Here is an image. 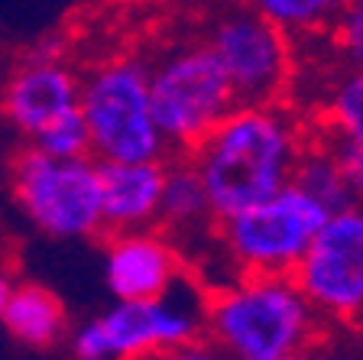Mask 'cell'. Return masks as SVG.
<instances>
[{"instance_id": "6da1fadb", "label": "cell", "mask_w": 363, "mask_h": 360, "mask_svg": "<svg viewBox=\"0 0 363 360\" xmlns=\"http://www.w3.org/2000/svg\"><path fill=\"white\" fill-rule=\"evenodd\" d=\"M308 127L282 104H237L189 153L214 218L269 198L292 182Z\"/></svg>"}, {"instance_id": "7a4b0ae2", "label": "cell", "mask_w": 363, "mask_h": 360, "mask_svg": "<svg viewBox=\"0 0 363 360\" xmlns=\"http://www.w3.org/2000/svg\"><path fill=\"white\" fill-rule=\"evenodd\" d=\"M318 322L292 276L240 273L208 293L204 344L240 360H292L311 351Z\"/></svg>"}, {"instance_id": "3957f363", "label": "cell", "mask_w": 363, "mask_h": 360, "mask_svg": "<svg viewBox=\"0 0 363 360\" xmlns=\"http://www.w3.org/2000/svg\"><path fill=\"white\" fill-rule=\"evenodd\" d=\"M208 289L191 276L159 299H113V305L82 324H72L65 347L82 360H130L159 354H191L204 344Z\"/></svg>"}, {"instance_id": "277c9868", "label": "cell", "mask_w": 363, "mask_h": 360, "mask_svg": "<svg viewBox=\"0 0 363 360\" xmlns=\"http://www.w3.org/2000/svg\"><path fill=\"white\" fill-rule=\"evenodd\" d=\"M7 185L20 214L45 237H104L101 169L94 156H52L23 143L7 165Z\"/></svg>"}, {"instance_id": "5b68a950", "label": "cell", "mask_w": 363, "mask_h": 360, "mask_svg": "<svg viewBox=\"0 0 363 360\" xmlns=\"http://www.w3.org/2000/svg\"><path fill=\"white\" fill-rule=\"evenodd\" d=\"M82 114L98 163L166 159L169 146L150 101V65L104 59L82 72Z\"/></svg>"}, {"instance_id": "8992f818", "label": "cell", "mask_w": 363, "mask_h": 360, "mask_svg": "<svg viewBox=\"0 0 363 360\" xmlns=\"http://www.w3.org/2000/svg\"><path fill=\"white\" fill-rule=\"evenodd\" d=\"M150 101L169 153H191L237 107L224 65L204 39L175 45L150 65Z\"/></svg>"}, {"instance_id": "52a82bcc", "label": "cell", "mask_w": 363, "mask_h": 360, "mask_svg": "<svg viewBox=\"0 0 363 360\" xmlns=\"http://www.w3.org/2000/svg\"><path fill=\"white\" fill-rule=\"evenodd\" d=\"M328 211L308 192L289 182L269 198L240 208L218 221V244L230 266L240 273L292 276L295 263L325 224Z\"/></svg>"}, {"instance_id": "ba28073f", "label": "cell", "mask_w": 363, "mask_h": 360, "mask_svg": "<svg viewBox=\"0 0 363 360\" xmlns=\"http://www.w3.org/2000/svg\"><path fill=\"white\" fill-rule=\"evenodd\" d=\"M204 43L224 65L237 104H289L295 43L276 23L237 0L214 16Z\"/></svg>"}, {"instance_id": "9c48e42d", "label": "cell", "mask_w": 363, "mask_h": 360, "mask_svg": "<svg viewBox=\"0 0 363 360\" xmlns=\"http://www.w3.org/2000/svg\"><path fill=\"white\" fill-rule=\"evenodd\" d=\"M292 279L321 318L363 324V202L328 214Z\"/></svg>"}, {"instance_id": "30bf717a", "label": "cell", "mask_w": 363, "mask_h": 360, "mask_svg": "<svg viewBox=\"0 0 363 360\" xmlns=\"http://www.w3.org/2000/svg\"><path fill=\"white\" fill-rule=\"evenodd\" d=\"M82 107V72L55 43L36 45L4 78L0 114L23 143Z\"/></svg>"}, {"instance_id": "8fae6325", "label": "cell", "mask_w": 363, "mask_h": 360, "mask_svg": "<svg viewBox=\"0 0 363 360\" xmlns=\"http://www.w3.org/2000/svg\"><path fill=\"white\" fill-rule=\"evenodd\" d=\"M104 240V283L113 299H159L189 276V263L162 227L117 231Z\"/></svg>"}, {"instance_id": "7c38bea8", "label": "cell", "mask_w": 363, "mask_h": 360, "mask_svg": "<svg viewBox=\"0 0 363 360\" xmlns=\"http://www.w3.org/2000/svg\"><path fill=\"white\" fill-rule=\"evenodd\" d=\"M101 169V214L104 234L156 227L166 159H136V163H98Z\"/></svg>"}, {"instance_id": "4fadbf2b", "label": "cell", "mask_w": 363, "mask_h": 360, "mask_svg": "<svg viewBox=\"0 0 363 360\" xmlns=\"http://www.w3.org/2000/svg\"><path fill=\"white\" fill-rule=\"evenodd\" d=\"M156 227H162L172 237V244L182 253L189 244H201L204 250H211L218 244V218H214L204 182L189 153H169L166 156V179H162Z\"/></svg>"}, {"instance_id": "5bb4252c", "label": "cell", "mask_w": 363, "mask_h": 360, "mask_svg": "<svg viewBox=\"0 0 363 360\" xmlns=\"http://www.w3.org/2000/svg\"><path fill=\"white\" fill-rule=\"evenodd\" d=\"M0 324L16 344L30 347V351H55L65 344L68 331H72L59 295L49 285L30 283V279H16Z\"/></svg>"}, {"instance_id": "9a60e30c", "label": "cell", "mask_w": 363, "mask_h": 360, "mask_svg": "<svg viewBox=\"0 0 363 360\" xmlns=\"http://www.w3.org/2000/svg\"><path fill=\"white\" fill-rule=\"evenodd\" d=\"M315 136H305V146H302V156L295 163V173L292 182L302 192H308L318 204H325L328 214L340 208H350L354 204V195H350L347 182H344V173H340L337 159H334L331 146L328 140L321 136V130H311Z\"/></svg>"}, {"instance_id": "2e32d148", "label": "cell", "mask_w": 363, "mask_h": 360, "mask_svg": "<svg viewBox=\"0 0 363 360\" xmlns=\"http://www.w3.org/2000/svg\"><path fill=\"white\" fill-rule=\"evenodd\" d=\"M318 124L363 146V65L340 59V68L321 91Z\"/></svg>"}, {"instance_id": "e0dca14e", "label": "cell", "mask_w": 363, "mask_h": 360, "mask_svg": "<svg viewBox=\"0 0 363 360\" xmlns=\"http://www.w3.org/2000/svg\"><path fill=\"white\" fill-rule=\"evenodd\" d=\"M243 4L276 23L289 39L331 33L340 10L347 7V0H243Z\"/></svg>"}, {"instance_id": "ac0fdd59", "label": "cell", "mask_w": 363, "mask_h": 360, "mask_svg": "<svg viewBox=\"0 0 363 360\" xmlns=\"http://www.w3.org/2000/svg\"><path fill=\"white\" fill-rule=\"evenodd\" d=\"M30 146H39L43 153H52V156H91V133L82 107L55 120L52 127H45Z\"/></svg>"}, {"instance_id": "d6986e66", "label": "cell", "mask_w": 363, "mask_h": 360, "mask_svg": "<svg viewBox=\"0 0 363 360\" xmlns=\"http://www.w3.org/2000/svg\"><path fill=\"white\" fill-rule=\"evenodd\" d=\"M331 39L340 59L363 65V0H347V7L331 26Z\"/></svg>"}, {"instance_id": "ffe728a7", "label": "cell", "mask_w": 363, "mask_h": 360, "mask_svg": "<svg viewBox=\"0 0 363 360\" xmlns=\"http://www.w3.org/2000/svg\"><path fill=\"white\" fill-rule=\"evenodd\" d=\"M318 130H321V136H325L328 146H331L340 173H344V182H347L350 195H354V202H363V146L354 140H344V136L331 133V130L321 127V124H318Z\"/></svg>"}, {"instance_id": "44dd1931", "label": "cell", "mask_w": 363, "mask_h": 360, "mask_svg": "<svg viewBox=\"0 0 363 360\" xmlns=\"http://www.w3.org/2000/svg\"><path fill=\"white\" fill-rule=\"evenodd\" d=\"M13 285H16L13 270H10L7 263H0V315H4V308H7V299H10V293H13Z\"/></svg>"}]
</instances>
